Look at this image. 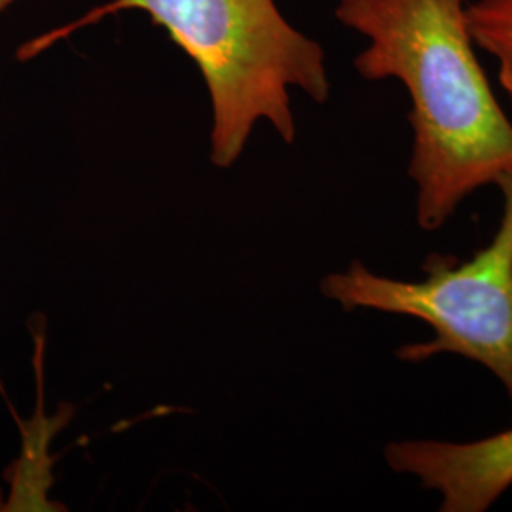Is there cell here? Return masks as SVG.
<instances>
[{
  "label": "cell",
  "mask_w": 512,
  "mask_h": 512,
  "mask_svg": "<svg viewBox=\"0 0 512 512\" xmlns=\"http://www.w3.org/2000/svg\"><path fill=\"white\" fill-rule=\"evenodd\" d=\"M469 0H340L336 18L368 46L366 80H399L414 133L408 177L416 220L437 232L478 188L512 175V122L484 73L467 25Z\"/></svg>",
  "instance_id": "6da1fadb"
},
{
  "label": "cell",
  "mask_w": 512,
  "mask_h": 512,
  "mask_svg": "<svg viewBox=\"0 0 512 512\" xmlns=\"http://www.w3.org/2000/svg\"><path fill=\"white\" fill-rule=\"evenodd\" d=\"M467 25L476 48L499 63V82L512 103V0H473Z\"/></svg>",
  "instance_id": "5b68a950"
},
{
  "label": "cell",
  "mask_w": 512,
  "mask_h": 512,
  "mask_svg": "<svg viewBox=\"0 0 512 512\" xmlns=\"http://www.w3.org/2000/svg\"><path fill=\"white\" fill-rule=\"evenodd\" d=\"M19 0H0V14L6 10V8H10L12 4H16Z\"/></svg>",
  "instance_id": "8992f818"
},
{
  "label": "cell",
  "mask_w": 512,
  "mask_h": 512,
  "mask_svg": "<svg viewBox=\"0 0 512 512\" xmlns=\"http://www.w3.org/2000/svg\"><path fill=\"white\" fill-rule=\"evenodd\" d=\"M503 215L492 241L469 260L429 255L421 279L374 274L363 262L329 274L323 294L346 311L414 317L433 330L425 342L397 351L404 363L459 355L490 370L512 404V175L499 179Z\"/></svg>",
  "instance_id": "3957f363"
},
{
  "label": "cell",
  "mask_w": 512,
  "mask_h": 512,
  "mask_svg": "<svg viewBox=\"0 0 512 512\" xmlns=\"http://www.w3.org/2000/svg\"><path fill=\"white\" fill-rule=\"evenodd\" d=\"M387 465L440 495V512H486L512 488V427L484 439L397 440Z\"/></svg>",
  "instance_id": "277c9868"
},
{
  "label": "cell",
  "mask_w": 512,
  "mask_h": 512,
  "mask_svg": "<svg viewBox=\"0 0 512 512\" xmlns=\"http://www.w3.org/2000/svg\"><path fill=\"white\" fill-rule=\"evenodd\" d=\"M145 12L200 69L213 105L211 160L230 167L260 120L296 137L291 90L325 103L330 80L319 42L293 27L275 0H109L19 50L29 59L120 12Z\"/></svg>",
  "instance_id": "7a4b0ae2"
}]
</instances>
